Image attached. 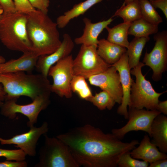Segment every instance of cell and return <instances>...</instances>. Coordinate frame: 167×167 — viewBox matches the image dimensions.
I'll list each match as a JSON object with an SVG mask.
<instances>
[{
    "label": "cell",
    "mask_w": 167,
    "mask_h": 167,
    "mask_svg": "<svg viewBox=\"0 0 167 167\" xmlns=\"http://www.w3.org/2000/svg\"><path fill=\"white\" fill-rule=\"evenodd\" d=\"M68 147L79 166L117 167L121 156L139 144L124 142L90 124L76 127L56 137Z\"/></svg>",
    "instance_id": "cell-1"
},
{
    "label": "cell",
    "mask_w": 167,
    "mask_h": 167,
    "mask_svg": "<svg viewBox=\"0 0 167 167\" xmlns=\"http://www.w3.org/2000/svg\"><path fill=\"white\" fill-rule=\"evenodd\" d=\"M27 15L28 34L31 51L36 56L49 54L60 45L62 41L56 22L38 10Z\"/></svg>",
    "instance_id": "cell-2"
},
{
    "label": "cell",
    "mask_w": 167,
    "mask_h": 167,
    "mask_svg": "<svg viewBox=\"0 0 167 167\" xmlns=\"http://www.w3.org/2000/svg\"><path fill=\"white\" fill-rule=\"evenodd\" d=\"M0 84L6 94V98L18 99L24 96L33 101L40 95L51 92L49 80L40 73L24 71L0 73Z\"/></svg>",
    "instance_id": "cell-3"
},
{
    "label": "cell",
    "mask_w": 167,
    "mask_h": 167,
    "mask_svg": "<svg viewBox=\"0 0 167 167\" xmlns=\"http://www.w3.org/2000/svg\"><path fill=\"white\" fill-rule=\"evenodd\" d=\"M26 14L15 12L3 14L0 19V41L8 49L23 53L31 51Z\"/></svg>",
    "instance_id": "cell-4"
},
{
    "label": "cell",
    "mask_w": 167,
    "mask_h": 167,
    "mask_svg": "<svg viewBox=\"0 0 167 167\" xmlns=\"http://www.w3.org/2000/svg\"><path fill=\"white\" fill-rule=\"evenodd\" d=\"M144 66L143 63L139 62L131 70V74L136 79L132 82L128 107L137 109L145 108L148 110H156L160 96L166 91L158 93L155 91L150 82L143 75L142 68Z\"/></svg>",
    "instance_id": "cell-5"
},
{
    "label": "cell",
    "mask_w": 167,
    "mask_h": 167,
    "mask_svg": "<svg viewBox=\"0 0 167 167\" xmlns=\"http://www.w3.org/2000/svg\"><path fill=\"white\" fill-rule=\"evenodd\" d=\"M45 142L39 151L36 167H79L67 146L56 137L44 135Z\"/></svg>",
    "instance_id": "cell-6"
},
{
    "label": "cell",
    "mask_w": 167,
    "mask_h": 167,
    "mask_svg": "<svg viewBox=\"0 0 167 167\" xmlns=\"http://www.w3.org/2000/svg\"><path fill=\"white\" fill-rule=\"evenodd\" d=\"M50 94L48 93L40 95L32 101V103L25 105L17 104V98H6L0 107L1 113L11 119L15 118L17 113L22 114L28 119L27 126L31 127L36 123L40 113L49 105Z\"/></svg>",
    "instance_id": "cell-7"
},
{
    "label": "cell",
    "mask_w": 167,
    "mask_h": 167,
    "mask_svg": "<svg viewBox=\"0 0 167 167\" xmlns=\"http://www.w3.org/2000/svg\"><path fill=\"white\" fill-rule=\"evenodd\" d=\"M112 65L105 62L98 55L97 46L81 45L77 56L73 61L74 75L90 77L102 72Z\"/></svg>",
    "instance_id": "cell-8"
},
{
    "label": "cell",
    "mask_w": 167,
    "mask_h": 167,
    "mask_svg": "<svg viewBox=\"0 0 167 167\" xmlns=\"http://www.w3.org/2000/svg\"><path fill=\"white\" fill-rule=\"evenodd\" d=\"M72 55L61 59L50 68L48 76L51 77L53 82L51 91L59 96L69 99L72 96L70 84L74 75Z\"/></svg>",
    "instance_id": "cell-9"
},
{
    "label": "cell",
    "mask_w": 167,
    "mask_h": 167,
    "mask_svg": "<svg viewBox=\"0 0 167 167\" xmlns=\"http://www.w3.org/2000/svg\"><path fill=\"white\" fill-rule=\"evenodd\" d=\"M154 39L155 45L150 52H146L142 62L152 70V79L158 81L161 79L162 74L167 69V31L157 32Z\"/></svg>",
    "instance_id": "cell-10"
},
{
    "label": "cell",
    "mask_w": 167,
    "mask_h": 167,
    "mask_svg": "<svg viewBox=\"0 0 167 167\" xmlns=\"http://www.w3.org/2000/svg\"><path fill=\"white\" fill-rule=\"evenodd\" d=\"M161 113L157 110L129 108L127 123L119 128L113 129L111 133L121 140L128 133L139 131L148 133L150 137L152 123L155 117Z\"/></svg>",
    "instance_id": "cell-11"
},
{
    "label": "cell",
    "mask_w": 167,
    "mask_h": 167,
    "mask_svg": "<svg viewBox=\"0 0 167 167\" xmlns=\"http://www.w3.org/2000/svg\"><path fill=\"white\" fill-rule=\"evenodd\" d=\"M28 132L15 135L8 139L0 137V143L2 145H15L14 146L20 149L30 156H34L36 154V146L40 137L48 131V124L46 122H43L40 126H34L30 127Z\"/></svg>",
    "instance_id": "cell-12"
},
{
    "label": "cell",
    "mask_w": 167,
    "mask_h": 167,
    "mask_svg": "<svg viewBox=\"0 0 167 167\" xmlns=\"http://www.w3.org/2000/svg\"><path fill=\"white\" fill-rule=\"evenodd\" d=\"M88 79L90 84L108 92L116 103H122L123 92L118 73L114 66L111 65L105 71L93 75Z\"/></svg>",
    "instance_id": "cell-13"
},
{
    "label": "cell",
    "mask_w": 167,
    "mask_h": 167,
    "mask_svg": "<svg viewBox=\"0 0 167 167\" xmlns=\"http://www.w3.org/2000/svg\"><path fill=\"white\" fill-rule=\"evenodd\" d=\"M74 42L71 36L65 33L60 46L52 53L38 57L35 68L46 77L50 67L59 60L71 54L74 47Z\"/></svg>",
    "instance_id": "cell-14"
},
{
    "label": "cell",
    "mask_w": 167,
    "mask_h": 167,
    "mask_svg": "<svg viewBox=\"0 0 167 167\" xmlns=\"http://www.w3.org/2000/svg\"><path fill=\"white\" fill-rule=\"evenodd\" d=\"M119 75L123 96L122 102L117 109L118 114L128 119L127 107L129 105L131 89L133 80L131 75L130 69L128 63V57L126 53L124 54L119 60L113 65Z\"/></svg>",
    "instance_id": "cell-15"
},
{
    "label": "cell",
    "mask_w": 167,
    "mask_h": 167,
    "mask_svg": "<svg viewBox=\"0 0 167 167\" xmlns=\"http://www.w3.org/2000/svg\"><path fill=\"white\" fill-rule=\"evenodd\" d=\"M83 20L85 26L83 32L81 36L75 39L74 43L77 45L97 46L99 35L110 24L113 19L111 18L106 20L93 23L90 19L85 17Z\"/></svg>",
    "instance_id": "cell-16"
},
{
    "label": "cell",
    "mask_w": 167,
    "mask_h": 167,
    "mask_svg": "<svg viewBox=\"0 0 167 167\" xmlns=\"http://www.w3.org/2000/svg\"><path fill=\"white\" fill-rule=\"evenodd\" d=\"M38 58L32 51L23 53L17 58L0 63V73L20 71L31 73L36 67Z\"/></svg>",
    "instance_id": "cell-17"
},
{
    "label": "cell",
    "mask_w": 167,
    "mask_h": 167,
    "mask_svg": "<svg viewBox=\"0 0 167 167\" xmlns=\"http://www.w3.org/2000/svg\"><path fill=\"white\" fill-rule=\"evenodd\" d=\"M139 144L130 151L131 155L133 158L141 159L149 164L158 160L167 159L166 153L161 152L151 142L148 135H145Z\"/></svg>",
    "instance_id": "cell-18"
},
{
    "label": "cell",
    "mask_w": 167,
    "mask_h": 167,
    "mask_svg": "<svg viewBox=\"0 0 167 167\" xmlns=\"http://www.w3.org/2000/svg\"><path fill=\"white\" fill-rule=\"evenodd\" d=\"M151 142L162 152L167 153V117L160 113L153 120L151 126Z\"/></svg>",
    "instance_id": "cell-19"
},
{
    "label": "cell",
    "mask_w": 167,
    "mask_h": 167,
    "mask_svg": "<svg viewBox=\"0 0 167 167\" xmlns=\"http://www.w3.org/2000/svg\"><path fill=\"white\" fill-rule=\"evenodd\" d=\"M126 50V48L112 43L105 38L98 40L97 52L103 60L109 65H113L118 62Z\"/></svg>",
    "instance_id": "cell-20"
},
{
    "label": "cell",
    "mask_w": 167,
    "mask_h": 167,
    "mask_svg": "<svg viewBox=\"0 0 167 167\" xmlns=\"http://www.w3.org/2000/svg\"><path fill=\"white\" fill-rule=\"evenodd\" d=\"M102 0H86L75 5L71 9L57 18L56 23L58 28H64L71 20L84 14L93 6Z\"/></svg>",
    "instance_id": "cell-21"
},
{
    "label": "cell",
    "mask_w": 167,
    "mask_h": 167,
    "mask_svg": "<svg viewBox=\"0 0 167 167\" xmlns=\"http://www.w3.org/2000/svg\"><path fill=\"white\" fill-rule=\"evenodd\" d=\"M131 23L123 22L113 28H106L108 32L107 40L109 41L127 48L129 44L128 31Z\"/></svg>",
    "instance_id": "cell-22"
},
{
    "label": "cell",
    "mask_w": 167,
    "mask_h": 167,
    "mask_svg": "<svg viewBox=\"0 0 167 167\" xmlns=\"http://www.w3.org/2000/svg\"><path fill=\"white\" fill-rule=\"evenodd\" d=\"M114 16L121 17L126 23H131L141 18L139 0L124 1Z\"/></svg>",
    "instance_id": "cell-23"
},
{
    "label": "cell",
    "mask_w": 167,
    "mask_h": 167,
    "mask_svg": "<svg viewBox=\"0 0 167 167\" xmlns=\"http://www.w3.org/2000/svg\"><path fill=\"white\" fill-rule=\"evenodd\" d=\"M149 40V36L135 37L129 42L126 53L128 64L131 70L138 65L143 48Z\"/></svg>",
    "instance_id": "cell-24"
},
{
    "label": "cell",
    "mask_w": 167,
    "mask_h": 167,
    "mask_svg": "<svg viewBox=\"0 0 167 167\" xmlns=\"http://www.w3.org/2000/svg\"><path fill=\"white\" fill-rule=\"evenodd\" d=\"M158 25L150 23L141 18L131 23L128 31V35L135 37L149 36L158 32Z\"/></svg>",
    "instance_id": "cell-25"
},
{
    "label": "cell",
    "mask_w": 167,
    "mask_h": 167,
    "mask_svg": "<svg viewBox=\"0 0 167 167\" xmlns=\"http://www.w3.org/2000/svg\"><path fill=\"white\" fill-rule=\"evenodd\" d=\"M84 77L74 75L71 81L70 87L71 91L76 93L82 99L87 100L93 95Z\"/></svg>",
    "instance_id": "cell-26"
},
{
    "label": "cell",
    "mask_w": 167,
    "mask_h": 167,
    "mask_svg": "<svg viewBox=\"0 0 167 167\" xmlns=\"http://www.w3.org/2000/svg\"><path fill=\"white\" fill-rule=\"evenodd\" d=\"M87 101L91 102L101 110L106 109L110 110L116 103L111 95L105 90L96 93L94 95H92Z\"/></svg>",
    "instance_id": "cell-27"
},
{
    "label": "cell",
    "mask_w": 167,
    "mask_h": 167,
    "mask_svg": "<svg viewBox=\"0 0 167 167\" xmlns=\"http://www.w3.org/2000/svg\"><path fill=\"white\" fill-rule=\"evenodd\" d=\"M141 18L153 24L158 25L162 18L148 0H139Z\"/></svg>",
    "instance_id": "cell-28"
},
{
    "label": "cell",
    "mask_w": 167,
    "mask_h": 167,
    "mask_svg": "<svg viewBox=\"0 0 167 167\" xmlns=\"http://www.w3.org/2000/svg\"><path fill=\"white\" fill-rule=\"evenodd\" d=\"M130 151L123 153L119 157L118 162L119 167H148L149 163L143 161H141L132 157Z\"/></svg>",
    "instance_id": "cell-29"
},
{
    "label": "cell",
    "mask_w": 167,
    "mask_h": 167,
    "mask_svg": "<svg viewBox=\"0 0 167 167\" xmlns=\"http://www.w3.org/2000/svg\"><path fill=\"white\" fill-rule=\"evenodd\" d=\"M26 153L20 149L9 150L0 148V157L6 158V160L14 161L25 160Z\"/></svg>",
    "instance_id": "cell-30"
},
{
    "label": "cell",
    "mask_w": 167,
    "mask_h": 167,
    "mask_svg": "<svg viewBox=\"0 0 167 167\" xmlns=\"http://www.w3.org/2000/svg\"><path fill=\"white\" fill-rule=\"evenodd\" d=\"M16 12L27 14L36 10L28 0H13Z\"/></svg>",
    "instance_id": "cell-31"
},
{
    "label": "cell",
    "mask_w": 167,
    "mask_h": 167,
    "mask_svg": "<svg viewBox=\"0 0 167 167\" xmlns=\"http://www.w3.org/2000/svg\"><path fill=\"white\" fill-rule=\"evenodd\" d=\"M36 9L47 14L49 5V0H28Z\"/></svg>",
    "instance_id": "cell-32"
},
{
    "label": "cell",
    "mask_w": 167,
    "mask_h": 167,
    "mask_svg": "<svg viewBox=\"0 0 167 167\" xmlns=\"http://www.w3.org/2000/svg\"><path fill=\"white\" fill-rule=\"evenodd\" d=\"M0 5L3 10V14H8L16 12L13 0H0Z\"/></svg>",
    "instance_id": "cell-33"
},
{
    "label": "cell",
    "mask_w": 167,
    "mask_h": 167,
    "mask_svg": "<svg viewBox=\"0 0 167 167\" xmlns=\"http://www.w3.org/2000/svg\"><path fill=\"white\" fill-rule=\"evenodd\" d=\"M155 8H159L162 11L167 19V0H149Z\"/></svg>",
    "instance_id": "cell-34"
},
{
    "label": "cell",
    "mask_w": 167,
    "mask_h": 167,
    "mask_svg": "<svg viewBox=\"0 0 167 167\" xmlns=\"http://www.w3.org/2000/svg\"><path fill=\"white\" fill-rule=\"evenodd\" d=\"M7 160L0 162V167H26L27 163L24 161H15Z\"/></svg>",
    "instance_id": "cell-35"
},
{
    "label": "cell",
    "mask_w": 167,
    "mask_h": 167,
    "mask_svg": "<svg viewBox=\"0 0 167 167\" xmlns=\"http://www.w3.org/2000/svg\"><path fill=\"white\" fill-rule=\"evenodd\" d=\"M156 110L161 113L166 115H167V101H159Z\"/></svg>",
    "instance_id": "cell-36"
},
{
    "label": "cell",
    "mask_w": 167,
    "mask_h": 167,
    "mask_svg": "<svg viewBox=\"0 0 167 167\" xmlns=\"http://www.w3.org/2000/svg\"><path fill=\"white\" fill-rule=\"evenodd\" d=\"M149 167H167V159H160L149 164Z\"/></svg>",
    "instance_id": "cell-37"
},
{
    "label": "cell",
    "mask_w": 167,
    "mask_h": 167,
    "mask_svg": "<svg viewBox=\"0 0 167 167\" xmlns=\"http://www.w3.org/2000/svg\"><path fill=\"white\" fill-rule=\"evenodd\" d=\"M6 94L2 85L0 84V107H1L5 101Z\"/></svg>",
    "instance_id": "cell-38"
},
{
    "label": "cell",
    "mask_w": 167,
    "mask_h": 167,
    "mask_svg": "<svg viewBox=\"0 0 167 167\" xmlns=\"http://www.w3.org/2000/svg\"><path fill=\"white\" fill-rule=\"evenodd\" d=\"M5 61L4 58L2 56L0 55V63L4 62Z\"/></svg>",
    "instance_id": "cell-39"
},
{
    "label": "cell",
    "mask_w": 167,
    "mask_h": 167,
    "mask_svg": "<svg viewBox=\"0 0 167 167\" xmlns=\"http://www.w3.org/2000/svg\"><path fill=\"white\" fill-rule=\"evenodd\" d=\"M3 13V10L0 5V19L1 18Z\"/></svg>",
    "instance_id": "cell-40"
},
{
    "label": "cell",
    "mask_w": 167,
    "mask_h": 167,
    "mask_svg": "<svg viewBox=\"0 0 167 167\" xmlns=\"http://www.w3.org/2000/svg\"><path fill=\"white\" fill-rule=\"evenodd\" d=\"M132 0H125V2H127L129 1H131Z\"/></svg>",
    "instance_id": "cell-41"
}]
</instances>
